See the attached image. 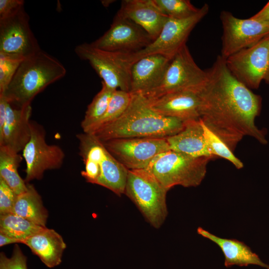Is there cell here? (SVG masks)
<instances>
[{"instance_id": "obj_22", "label": "cell", "mask_w": 269, "mask_h": 269, "mask_svg": "<svg viewBox=\"0 0 269 269\" xmlns=\"http://www.w3.org/2000/svg\"><path fill=\"white\" fill-rule=\"evenodd\" d=\"M48 268L58 266L66 245L54 230L44 228L22 242Z\"/></svg>"}, {"instance_id": "obj_1", "label": "cell", "mask_w": 269, "mask_h": 269, "mask_svg": "<svg viewBox=\"0 0 269 269\" xmlns=\"http://www.w3.org/2000/svg\"><path fill=\"white\" fill-rule=\"evenodd\" d=\"M208 80L200 91V120L234 152L246 136L266 144L263 131L255 125L261 98L240 82L218 55L207 70Z\"/></svg>"}, {"instance_id": "obj_6", "label": "cell", "mask_w": 269, "mask_h": 269, "mask_svg": "<svg viewBox=\"0 0 269 269\" xmlns=\"http://www.w3.org/2000/svg\"><path fill=\"white\" fill-rule=\"evenodd\" d=\"M168 191L145 169L129 170L124 194L156 229L162 226L168 214Z\"/></svg>"}, {"instance_id": "obj_20", "label": "cell", "mask_w": 269, "mask_h": 269, "mask_svg": "<svg viewBox=\"0 0 269 269\" xmlns=\"http://www.w3.org/2000/svg\"><path fill=\"white\" fill-rule=\"evenodd\" d=\"M170 149L193 157H212L208 148L201 120L184 123L178 133L166 138Z\"/></svg>"}, {"instance_id": "obj_28", "label": "cell", "mask_w": 269, "mask_h": 269, "mask_svg": "<svg viewBox=\"0 0 269 269\" xmlns=\"http://www.w3.org/2000/svg\"><path fill=\"white\" fill-rule=\"evenodd\" d=\"M201 123L206 142L211 154L216 157H220L228 160L238 169L242 168L244 167L243 162L235 155L234 152L220 138L209 129L202 121Z\"/></svg>"}, {"instance_id": "obj_12", "label": "cell", "mask_w": 269, "mask_h": 269, "mask_svg": "<svg viewBox=\"0 0 269 269\" xmlns=\"http://www.w3.org/2000/svg\"><path fill=\"white\" fill-rule=\"evenodd\" d=\"M30 139L22 150V157L26 163V182L41 179L46 170L60 168L65 158L61 147L47 143L45 133L41 126L30 122Z\"/></svg>"}, {"instance_id": "obj_32", "label": "cell", "mask_w": 269, "mask_h": 269, "mask_svg": "<svg viewBox=\"0 0 269 269\" xmlns=\"http://www.w3.org/2000/svg\"><path fill=\"white\" fill-rule=\"evenodd\" d=\"M16 195L0 177V214L12 213Z\"/></svg>"}, {"instance_id": "obj_30", "label": "cell", "mask_w": 269, "mask_h": 269, "mask_svg": "<svg viewBox=\"0 0 269 269\" xmlns=\"http://www.w3.org/2000/svg\"><path fill=\"white\" fill-rule=\"evenodd\" d=\"M23 60L0 53V94L5 90Z\"/></svg>"}, {"instance_id": "obj_26", "label": "cell", "mask_w": 269, "mask_h": 269, "mask_svg": "<svg viewBox=\"0 0 269 269\" xmlns=\"http://www.w3.org/2000/svg\"><path fill=\"white\" fill-rule=\"evenodd\" d=\"M101 90L88 105L81 123L83 132L88 133L105 114L113 92L115 91L102 82Z\"/></svg>"}, {"instance_id": "obj_21", "label": "cell", "mask_w": 269, "mask_h": 269, "mask_svg": "<svg viewBox=\"0 0 269 269\" xmlns=\"http://www.w3.org/2000/svg\"><path fill=\"white\" fill-rule=\"evenodd\" d=\"M197 233L220 247L224 255V266L228 268L234 265L247 267L250 265H254L269 269V265L263 262L244 242L236 239L219 237L201 227L198 228Z\"/></svg>"}, {"instance_id": "obj_9", "label": "cell", "mask_w": 269, "mask_h": 269, "mask_svg": "<svg viewBox=\"0 0 269 269\" xmlns=\"http://www.w3.org/2000/svg\"><path fill=\"white\" fill-rule=\"evenodd\" d=\"M75 52L80 59L89 62L108 87L130 93L132 65L123 53L103 50L88 43L77 45Z\"/></svg>"}, {"instance_id": "obj_34", "label": "cell", "mask_w": 269, "mask_h": 269, "mask_svg": "<svg viewBox=\"0 0 269 269\" xmlns=\"http://www.w3.org/2000/svg\"><path fill=\"white\" fill-rule=\"evenodd\" d=\"M252 17L269 25V1L262 9Z\"/></svg>"}, {"instance_id": "obj_33", "label": "cell", "mask_w": 269, "mask_h": 269, "mask_svg": "<svg viewBox=\"0 0 269 269\" xmlns=\"http://www.w3.org/2000/svg\"><path fill=\"white\" fill-rule=\"evenodd\" d=\"M23 0H0V19L9 16L23 8Z\"/></svg>"}, {"instance_id": "obj_11", "label": "cell", "mask_w": 269, "mask_h": 269, "mask_svg": "<svg viewBox=\"0 0 269 269\" xmlns=\"http://www.w3.org/2000/svg\"><path fill=\"white\" fill-rule=\"evenodd\" d=\"M103 143L128 170L145 169L156 156L170 149L166 138H123Z\"/></svg>"}, {"instance_id": "obj_4", "label": "cell", "mask_w": 269, "mask_h": 269, "mask_svg": "<svg viewBox=\"0 0 269 269\" xmlns=\"http://www.w3.org/2000/svg\"><path fill=\"white\" fill-rule=\"evenodd\" d=\"M77 138L85 165L82 176L87 182L108 188L118 196L124 194L129 170L94 134L83 132L77 134Z\"/></svg>"}, {"instance_id": "obj_7", "label": "cell", "mask_w": 269, "mask_h": 269, "mask_svg": "<svg viewBox=\"0 0 269 269\" xmlns=\"http://www.w3.org/2000/svg\"><path fill=\"white\" fill-rule=\"evenodd\" d=\"M207 80V70L197 65L186 44L170 60L159 84L143 96L151 99L178 91H200Z\"/></svg>"}, {"instance_id": "obj_10", "label": "cell", "mask_w": 269, "mask_h": 269, "mask_svg": "<svg viewBox=\"0 0 269 269\" xmlns=\"http://www.w3.org/2000/svg\"><path fill=\"white\" fill-rule=\"evenodd\" d=\"M269 34L250 47L226 59L232 74L250 89H258L262 81L269 83Z\"/></svg>"}, {"instance_id": "obj_29", "label": "cell", "mask_w": 269, "mask_h": 269, "mask_svg": "<svg viewBox=\"0 0 269 269\" xmlns=\"http://www.w3.org/2000/svg\"><path fill=\"white\" fill-rule=\"evenodd\" d=\"M159 9L168 17L184 19L196 14L199 10L189 0H153Z\"/></svg>"}, {"instance_id": "obj_19", "label": "cell", "mask_w": 269, "mask_h": 269, "mask_svg": "<svg viewBox=\"0 0 269 269\" xmlns=\"http://www.w3.org/2000/svg\"><path fill=\"white\" fill-rule=\"evenodd\" d=\"M117 13L140 26L153 40L157 37L168 18L153 0H122Z\"/></svg>"}, {"instance_id": "obj_15", "label": "cell", "mask_w": 269, "mask_h": 269, "mask_svg": "<svg viewBox=\"0 0 269 269\" xmlns=\"http://www.w3.org/2000/svg\"><path fill=\"white\" fill-rule=\"evenodd\" d=\"M152 41L142 27L117 13L110 28L90 44L103 50L129 54L145 48Z\"/></svg>"}, {"instance_id": "obj_16", "label": "cell", "mask_w": 269, "mask_h": 269, "mask_svg": "<svg viewBox=\"0 0 269 269\" xmlns=\"http://www.w3.org/2000/svg\"><path fill=\"white\" fill-rule=\"evenodd\" d=\"M200 91L184 90L155 99L146 98L151 108L157 113L185 123L200 119Z\"/></svg>"}, {"instance_id": "obj_17", "label": "cell", "mask_w": 269, "mask_h": 269, "mask_svg": "<svg viewBox=\"0 0 269 269\" xmlns=\"http://www.w3.org/2000/svg\"><path fill=\"white\" fill-rule=\"evenodd\" d=\"M171 59L154 54L138 59L132 64L130 93L145 95L161 82Z\"/></svg>"}, {"instance_id": "obj_27", "label": "cell", "mask_w": 269, "mask_h": 269, "mask_svg": "<svg viewBox=\"0 0 269 269\" xmlns=\"http://www.w3.org/2000/svg\"><path fill=\"white\" fill-rule=\"evenodd\" d=\"M132 96V94L129 92L121 90H115L112 96L105 114L88 133L92 134L120 117L129 106Z\"/></svg>"}, {"instance_id": "obj_13", "label": "cell", "mask_w": 269, "mask_h": 269, "mask_svg": "<svg viewBox=\"0 0 269 269\" xmlns=\"http://www.w3.org/2000/svg\"><path fill=\"white\" fill-rule=\"evenodd\" d=\"M223 33L221 56L226 59L269 34V25L252 18L241 19L226 10L220 15Z\"/></svg>"}, {"instance_id": "obj_23", "label": "cell", "mask_w": 269, "mask_h": 269, "mask_svg": "<svg viewBox=\"0 0 269 269\" xmlns=\"http://www.w3.org/2000/svg\"><path fill=\"white\" fill-rule=\"evenodd\" d=\"M27 184V190L16 195L12 213L36 225L46 227L48 214L41 197L32 185Z\"/></svg>"}, {"instance_id": "obj_25", "label": "cell", "mask_w": 269, "mask_h": 269, "mask_svg": "<svg viewBox=\"0 0 269 269\" xmlns=\"http://www.w3.org/2000/svg\"><path fill=\"white\" fill-rule=\"evenodd\" d=\"M44 228L14 213L0 215V233L18 240L21 243Z\"/></svg>"}, {"instance_id": "obj_8", "label": "cell", "mask_w": 269, "mask_h": 269, "mask_svg": "<svg viewBox=\"0 0 269 269\" xmlns=\"http://www.w3.org/2000/svg\"><path fill=\"white\" fill-rule=\"evenodd\" d=\"M209 5L205 3L193 15L184 19L168 17L157 37L145 48L134 53L124 54L132 64L145 56L159 54L172 59L185 45L192 29L208 13Z\"/></svg>"}, {"instance_id": "obj_35", "label": "cell", "mask_w": 269, "mask_h": 269, "mask_svg": "<svg viewBox=\"0 0 269 269\" xmlns=\"http://www.w3.org/2000/svg\"><path fill=\"white\" fill-rule=\"evenodd\" d=\"M13 243H21L20 241L0 233V247Z\"/></svg>"}, {"instance_id": "obj_24", "label": "cell", "mask_w": 269, "mask_h": 269, "mask_svg": "<svg viewBox=\"0 0 269 269\" xmlns=\"http://www.w3.org/2000/svg\"><path fill=\"white\" fill-rule=\"evenodd\" d=\"M22 160L20 154L0 146V177L18 195L27 189V184L21 178L18 168Z\"/></svg>"}, {"instance_id": "obj_5", "label": "cell", "mask_w": 269, "mask_h": 269, "mask_svg": "<svg viewBox=\"0 0 269 269\" xmlns=\"http://www.w3.org/2000/svg\"><path fill=\"white\" fill-rule=\"evenodd\" d=\"M212 157H193L171 149L156 156L145 169L165 188L199 186Z\"/></svg>"}, {"instance_id": "obj_2", "label": "cell", "mask_w": 269, "mask_h": 269, "mask_svg": "<svg viewBox=\"0 0 269 269\" xmlns=\"http://www.w3.org/2000/svg\"><path fill=\"white\" fill-rule=\"evenodd\" d=\"M184 127L183 122L159 114L144 96L135 94L120 117L92 134L102 142L123 138H166L177 134Z\"/></svg>"}, {"instance_id": "obj_3", "label": "cell", "mask_w": 269, "mask_h": 269, "mask_svg": "<svg viewBox=\"0 0 269 269\" xmlns=\"http://www.w3.org/2000/svg\"><path fill=\"white\" fill-rule=\"evenodd\" d=\"M66 73L65 67L59 60L41 50L22 61L0 95L15 107L27 106L38 94Z\"/></svg>"}, {"instance_id": "obj_36", "label": "cell", "mask_w": 269, "mask_h": 269, "mask_svg": "<svg viewBox=\"0 0 269 269\" xmlns=\"http://www.w3.org/2000/svg\"></svg>"}, {"instance_id": "obj_31", "label": "cell", "mask_w": 269, "mask_h": 269, "mask_svg": "<svg viewBox=\"0 0 269 269\" xmlns=\"http://www.w3.org/2000/svg\"><path fill=\"white\" fill-rule=\"evenodd\" d=\"M26 257L16 245L9 258L2 252L0 254V269H27Z\"/></svg>"}, {"instance_id": "obj_18", "label": "cell", "mask_w": 269, "mask_h": 269, "mask_svg": "<svg viewBox=\"0 0 269 269\" xmlns=\"http://www.w3.org/2000/svg\"><path fill=\"white\" fill-rule=\"evenodd\" d=\"M31 105L17 107L7 101L3 130L0 133V146L18 153L29 141L30 135Z\"/></svg>"}, {"instance_id": "obj_14", "label": "cell", "mask_w": 269, "mask_h": 269, "mask_svg": "<svg viewBox=\"0 0 269 269\" xmlns=\"http://www.w3.org/2000/svg\"><path fill=\"white\" fill-rule=\"evenodd\" d=\"M24 7L0 19V53L25 59L40 51Z\"/></svg>"}]
</instances>
